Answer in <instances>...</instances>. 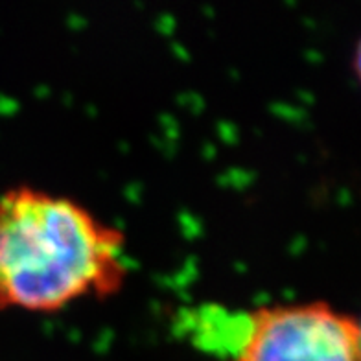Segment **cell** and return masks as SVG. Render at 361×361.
Returning <instances> with one entry per match:
<instances>
[{
    "mask_svg": "<svg viewBox=\"0 0 361 361\" xmlns=\"http://www.w3.org/2000/svg\"><path fill=\"white\" fill-rule=\"evenodd\" d=\"M126 236L71 197L17 186L0 197V308L57 312L126 282Z\"/></svg>",
    "mask_w": 361,
    "mask_h": 361,
    "instance_id": "cell-1",
    "label": "cell"
},
{
    "mask_svg": "<svg viewBox=\"0 0 361 361\" xmlns=\"http://www.w3.org/2000/svg\"><path fill=\"white\" fill-rule=\"evenodd\" d=\"M360 323L326 302L251 312L236 361H360Z\"/></svg>",
    "mask_w": 361,
    "mask_h": 361,
    "instance_id": "cell-2",
    "label": "cell"
}]
</instances>
